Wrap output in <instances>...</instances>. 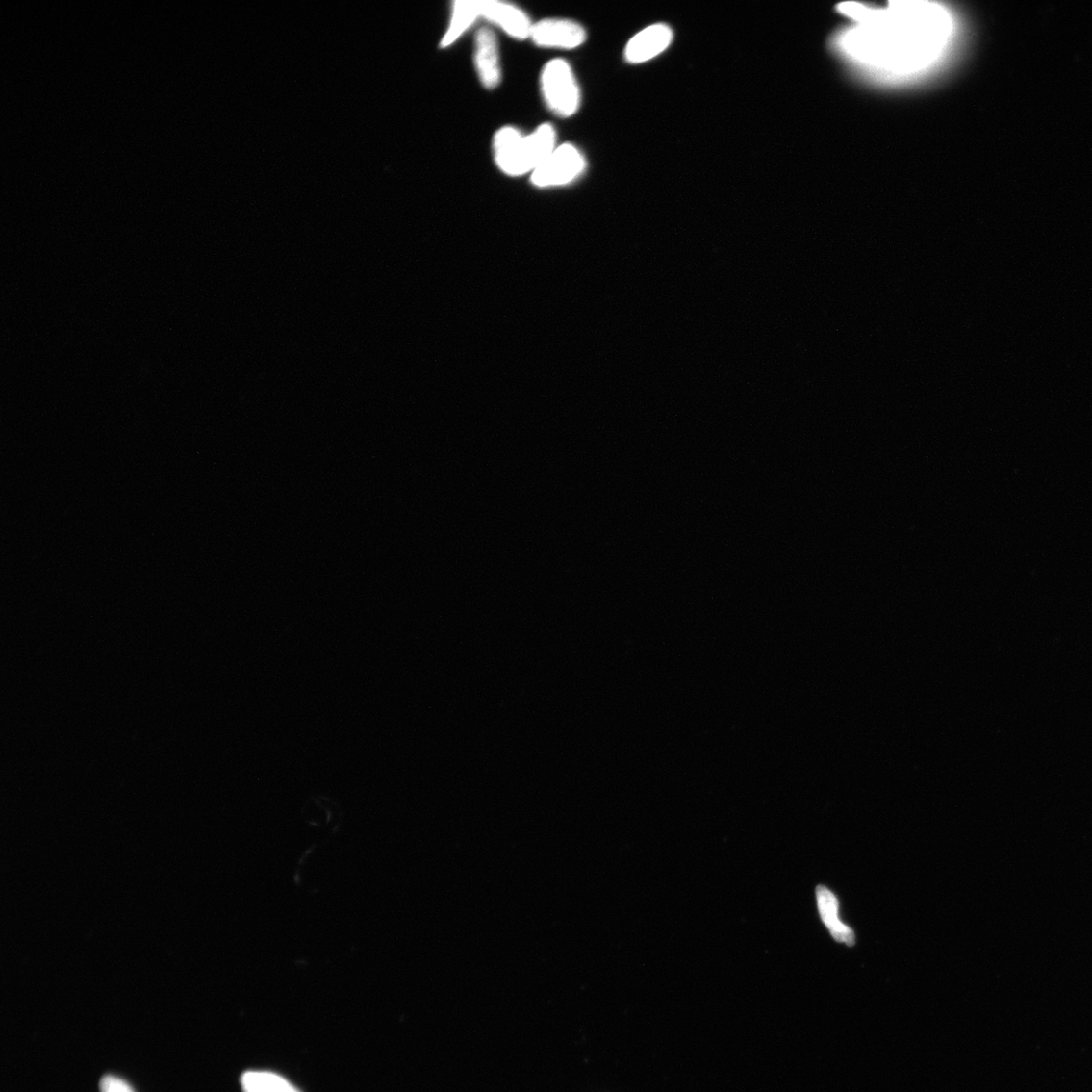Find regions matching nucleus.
<instances>
[{
	"mask_svg": "<svg viewBox=\"0 0 1092 1092\" xmlns=\"http://www.w3.org/2000/svg\"><path fill=\"white\" fill-rule=\"evenodd\" d=\"M529 38L541 48L572 50L586 42L587 32L572 19L545 18L533 23Z\"/></svg>",
	"mask_w": 1092,
	"mask_h": 1092,
	"instance_id": "39448f33",
	"label": "nucleus"
},
{
	"mask_svg": "<svg viewBox=\"0 0 1092 1092\" xmlns=\"http://www.w3.org/2000/svg\"><path fill=\"white\" fill-rule=\"evenodd\" d=\"M587 168L583 153L574 145L557 146L530 175L535 188L550 189L568 186L578 180Z\"/></svg>",
	"mask_w": 1092,
	"mask_h": 1092,
	"instance_id": "20e7f679",
	"label": "nucleus"
},
{
	"mask_svg": "<svg viewBox=\"0 0 1092 1092\" xmlns=\"http://www.w3.org/2000/svg\"><path fill=\"white\" fill-rule=\"evenodd\" d=\"M672 39L673 32L670 27L663 24L652 25L630 39L625 49V59L633 64L648 62L664 52L672 43Z\"/></svg>",
	"mask_w": 1092,
	"mask_h": 1092,
	"instance_id": "6e6552de",
	"label": "nucleus"
},
{
	"mask_svg": "<svg viewBox=\"0 0 1092 1092\" xmlns=\"http://www.w3.org/2000/svg\"><path fill=\"white\" fill-rule=\"evenodd\" d=\"M244 1092H301L284 1078L268 1071H248L241 1078Z\"/></svg>",
	"mask_w": 1092,
	"mask_h": 1092,
	"instance_id": "9b49d317",
	"label": "nucleus"
},
{
	"mask_svg": "<svg viewBox=\"0 0 1092 1092\" xmlns=\"http://www.w3.org/2000/svg\"><path fill=\"white\" fill-rule=\"evenodd\" d=\"M481 18L479 0H455L451 7L448 27L441 41V48L446 49L458 42Z\"/></svg>",
	"mask_w": 1092,
	"mask_h": 1092,
	"instance_id": "1a4fd4ad",
	"label": "nucleus"
},
{
	"mask_svg": "<svg viewBox=\"0 0 1092 1092\" xmlns=\"http://www.w3.org/2000/svg\"><path fill=\"white\" fill-rule=\"evenodd\" d=\"M843 12L856 22L844 47L857 61L890 72H911L929 64L945 47L950 17L938 5L891 3L885 8L848 5Z\"/></svg>",
	"mask_w": 1092,
	"mask_h": 1092,
	"instance_id": "f257e3e1",
	"label": "nucleus"
},
{
	"mask_svg": "<svg viewBox=\"0 0 1092 1092\" xmlns=\"http://www.w3.org/2000/svg\"><path fill=\"white\" fill-rule=\"evenodd\" d=\"M473 64L485 89H495L499 87L502 79L499 43L490 28H481L475 34Z\"/></svg>",
	"mask_w": 1092,
	"mask_h": 1092,
	"instance_id": "423d86ee",
	"label": "nucleus"
},
{
	"mask_svg": "<svg viewBox=\"0 0 1092 1092\" xmlns=\"http://www.w3.org/2000/svg\"><path fill=\"white\" fill-rule=\"evenodd\" d=\"M557 148V132L544 124L530 134L518 128L503 127L493 138L495 165L511 177L523 176L538 168Z\"/></svg>",
	"mask_w": 1092,
	"mask_h": 1092,
	"instance_id": "f03ea898",
	"label": "nucleus"
},
{
	"mask_svg": "<svg viewBox=\"0 0 1092 1092\" xmlns=\"http://www.w3.org/2000/svg\"><path fill=\"white\" fill-rule=\"evenodd\" d=\"M541 90L545 104L555 115L568 118L581 106V90L571 65L564 59H553L541 73Z\"/></svg>",
	"mask_w": 1092,
	"mask_h": 1092,
	"instance_id": "7ed1b4c3",
	"label": "nucleus"
},
{
	"mask_svg": "<svg viewBox=\"0 0 1092 1092\" xmlns=\"http://www.w3.org/2000/svg\"><path fill=\"white\" fill-rule=\"evenodd\" d=\"M479 8L481 18L509 37L519 41L529 38L533 23L520 7L499 0H479Z\"/></svg>",
	"mask_w": 1092,
	"mask_h": 1092,
	"instance_id": "0eeeda50",
	"label": "nucleus"
},
{
	"mask_svg": "<svg viewBox=\"0 0 1092 1092\" xmlns=\"http://www.w3.org/2000/svg\"><path fill=\"white\" fill-rule=\"evenodd\" d=\"M99 1086H101V1092H134L126 1081L113 1076L105 1077Z\"/></svg>",
	"mask_w": 1092,
	"mask_h": 1092,
	"instance_id": "f8f14e48",
	"label": "nucleus"
},
{
	"mask_svg": "<svg viewBox=\"0 0 1092 1092\" xmlns=\"http://www.w3.org/2000/svg\"><path fill=\"white\" fill-rule=\"evenodd\" d=\"M817 900L822 920L833 939L848 946L855 945V934L852 929L839 920V902L836 896L828 888L819 886Z\"/></svg>",
	"mask_w": 1092,
	"mask_h": 1092,
	"instance_id": "9d476101",
	"label": "nucleus"
}]
</instances>
